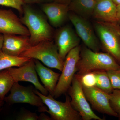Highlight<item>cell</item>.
Returning <instances> with one entry per match:
<instances>
[{"mask_svg":"<svg viewBox=\"0 0 120 120\" xmlns=\"http://www.w3.org/2000/svg\"><path fill=\"white\" fill-rule=\"evenodd\" d=\"M120 68L118 62L109 53L94 52L84 46L81 48L76 75L81 76L94 71H107Z\"/></svg>","mask_w":120,"mask_h":120,"instance_id":"obj_1","label":"cell"},{"mask_svg":"<svg viewBox=\"0 0 120 120\" xmlns=\"http://www.w3.org/2000/svg\"><path fill=\"white\" fill-rule=\"evenodd\" d=\"M22 13L20 19L29 31L31 45L43 41H52V29L41 13L26 4L23 5Z\"/></svg>","mask_w":120,"mask_h":120,"instance_id":"obj_2","label":"cell"},{"mask_svg":"<svg viewBox=\"0 0 120 120\" xmlns=\"http://www.w3.org/2000/svg\"><path fill=\"white\" fill-rule=\"evenodd\" d=\"M19 56L40 61L47 67L61 71L64 61L61 58L57 47L53 41H43L31 45Z\"/></svg>","mask_w":120,"mask_h":120,"instance_id":"obj_3","label":"cell"},{"mask_svg":"<svg viewBox=\"0 0 120 120\" xmlns=\"http://www.w3.org/2000/svg\"><path fill=\"white\" fill-rule=\"evenodd\" d=\"M94 26L103 49L120 63V27L117 23L98 20Z\"/></svg>","mask_w":120,"mask_h":120,"instance_id":"obj_4","label":"cell"},{"mask_svg":"<svg viewBox=\"0 0 120 120\" xmlns=\"http://www.w3.org/2000/svg\"><path fill=\"white\" fill-rule=\"evenodd\" d=\"M35 92L42 100L48 109L47 112L51 116L52 120H81L79 114L74 109L71 102V98L66 95L65 101L61 102L57 101L52 95H44L37 90Z\"/></svg>","mask_w":120,"mask_h":120,"instance_id":"obj_5","label":"cell"},{"mask_svg":"<svg viewBox=\"0 0 120 120\" xmlns=\"http://www.w3.org/2000/svg\"><path fill=\"white\" fill-rule=\"evenodd\" d=\"M81 47L79 45L71 50L64 61V67L52 96L60 97L68 90L77 72V65L80 58Z\"/></svg>","mask_w":120,"mask_h":120,"instance_id":"obj_6","label":"cell"},{"mask_svg":"<svg viewBox=\"0 0 120 120\" xmlns=\"http://www.w3.org/2000/svg\"><path fill=\"white\" fill-rule=\"evenodd\" d=\"M68 90L71 104L79 114L82 120H104L96 115L91 109L84 94L79 78L76 74Z\"/></svg>","mask_w":120,"mask_h":120,"instance_id":"obj_7","label":"cell"},{"mask_svg":"<svg viewBox=\"0 0 120 120\" xmlns=\"http://www.w3.org/2000/svg\"><path fill=\"white\" fill-rule=\"evenodd\" d=\"M10 91V94L4 100L9 105L27 103L38 107L39 112H46L48 110L41 99L31 87L24 86L18 82H15Z\"/></svg>","mask_w":120,"mask_h":120,"instance_id":"obj_8","label":"cell"},{"mask_svg":"<svg viewBox=\"0 0 120 120\" xmlns=\"http://www.w3.org/2000/svg\"><path fill=\"white\" fill-rule=\"evenodd\" d=\"M68 17L77 35L86 46L94 52H99L101 47L100 41L87 19L72 12L69 13Z\"/></svg>","mask_w":120,"mask_h":120,"instance_id":"obj_9","label":"cell"},{"mask_svg":"<svg viewBox=\"0 0 120 120\" xmlns=\"http://www.w3.org/2000/svg\"><path fill=\"white\" fill-rule=\"evenodd\" d=\"M7 69L15 82H30L42 94L45 95L49 94L47 90L39 82L34 59L31 58L23 65L18 68L12 67Z\"/></svg>","mask_w":120,"mask_h":120,"instance_id":"obj_10","label":"cell"},{"mask_svg":"<svg viewBox=\"0 0 120 120\" xmlns=\"http://www.w3.org/2000/svg\"><path fill=\"white\" fill-rule=\"evenodd\" d=\"M87 101L94 109L109 116L117 117L110 105L109 94H107L95 86H82Z\"/></svg>","mask_w":120,"mask_h":120,"instance_id":"obj_11","label":"cell"},{"mask_svg":"<svg viewBox=\"0 0 120 120\" xmlns=\"http://www.w3.org/2000/svg\"><path fill=\"white\" fill-rule=\"evenodd\" d=\"M54 39L59 55L64 61L71 50L79 45L80 41L76 32L69 26L60 28L56 32Z\"/></svg>","mask_w":120,"mask_h":120,"instance_id":"obj_12","label":"cell"},{"mask_svg":"<svg viewBox=\"0 0 120 120\" xmlns=\"http://www.w3.org/2000/svg\"><path fill=\"white\" fill-rule=\"evenodd\" d=\"M0 34L30 36L28 29L11 9L0 8Z\"/></svg>","mask_w":120,"mask_h":120,"instance_id":"obj_13","label":"cell"},{"mask_svg":"<svg viewBox=\"0 0 120 120\" xmlns=\"http://www.w3.org/2000/svg\"><path fill=\"white\" fill-rule=\"evenodd\" d=\"M41 8L51 26L55 28L60 27L68 18V5L53 1L42 4Z\"/></svg>","mask_w":120,"mask_h":120,"instance_id":"obj_14","label":"cell"},{"mask_svg":"<svg viewBox=\"0 0 120 120\" xmlns=\"http://www.w3.org/2000/svg\"><path fill=\"white\" fill-rule=\"evenodd\" d=\"M2 52L13 56H19L31 46L29 36L4 34Z\"/></svg>","mask_w":120,"mask_h":120,"instance_id":"obj_15","label":"cell"},{"mask_svg":"<svg viewBox=\"0 0 120 120\" xmlns=\"http://www.w3.org/2000/svg\"><path fill=\"white\" fill-rule=\"evenodd\" d=\"M92 17L98 21L117 23V5L112 0H100L97 1Z\"/></svg>","mask_w":120,"mask_h":120,"instance_id":"obj_16","label":"cell"},{"mask_svg":"<svg viewBox=\"0 0 120 120\" xmlns=\"http://www.w3.org/2000/svg\"><path fill=\"white\" fill-rule=\"evenodd\" d=\"M34 60L35 69L44 87L52 95L60 75L45 67L38 60Z\"/></svg>","mask_w":120,"mask_h":120,"instance_id":"obj_17","label":"cell"},{"mask_svg":"<svg viewBox=\"0 0 120 120\" xmlns=\"http://www.w3.org/2000/svg\"><path fill=\"white\" fill-rule=\"evenodd\" d=\"M96 3L95 0H72L69 8V11L87 19L92 16Z\"/></svg>","mask_w":120,"mask_h":120,"instance_id":"obj_18","label":"cell"},{"mask_svg":"<svg viewBox=\"0 0 120 120\" xmlns=\"http://www.w3.org/2000/svg\"><path fill=\"white\" fill-rule=\"evenodd\" d=\"M31 59L9 56L2 52L0 54V71L12 67H21Z\"/></svg>","mask_w":120,"mask_h":120,"instance_id":"obj_19","label":"cell"},{"mask_svg":"<svg viewBox=\"0 0 120 120\" xmlns=\"http://www.w3.org/2000/svg\"><path fill=\"white\" fill-rule=\"evenodd\" d=\"M92 72L96 78L95 86L107 94H111L114 90L106 71H98Z\"/></svg>","mask_w":120,"mask_h":120,"instance_id":"obj_20","label":"cell"},{"mask_svg":"<svg viewBox=\"0 0 120 120\" xmlns=\"http://www.w3.org/2000/svg\"><path fill=\"white\" fill-rule=\"evenodd\" d=\"M14 80L7 69L0 71V98L4 101L5 95L10 91Z\"/></svg>","mask_w":120,"mask_h":120,"instance_id":"obj_21","label":"cell"},{"mask_svg":"<svg viewBox=\"0 0 120 120\" xmlns=\"http://www.w3.org/2000/svg\"><path fill=\"white\" fill-rule=\"evenodd\" d=\"M109 101L112 109L120 119V90H114L109 94Z\"/></svg>","mask_w":120,"mask_h":120,"instance_id":"obj_22","label":"cell"},{"mask_svg":"<svg viewBox=\"0 0 120 120\" xmlns=\"http://www.w3.org/2000/svg\"><path fill=\"white\" fill-rule=\"evenodd\" d=\"M113 90H120V68L106 71Z\"/></svg>","mask_w":120,"mask_h":120,"instance_id":"obj_23","label":"cell"},{"mask_svg":"<svg viewBox=\"0 0 120 120\" xmlns=\"http://www.w3.org/2000/svg\"><path fill=\"white\" fill-rule=\"evenodd\" d=\"M24 4L22 0H0V5L13 8L20 13L23 12Z\"/></svg>","mask_w":120,"mask_h":120,"instance_id":"obj_24","label":"cell"},{"mask_svg":"<svg viewBox=\"0 0 120 120\" xmlns=\"http://www.w3.org/2000/svg\"><path fill=\"white\" fill-rule=\"evenodd\" d=\"M77 76L79 78L82 86L88 87L95 86L96 79L94 72L86 73L81 76Z\"/></svg>","mask_w":120,"mask_h":120,"instance_id":"obj_25","label":"cell"},{"mask_svg":"<svg viewBox=\"0 0 120 120\" xmlns=\"http://www.w3.org/2000/svg\"><path fill=\"white\" fill-rule=\"evenodd\" d=\"M17 120H38V116L35 113L24 111L20 114L16 118Z\"/></svg>","mask_w":120,"mask_h":120,"instance_id":"obj_26","label":"cell"},{"mask_svg":"<svg viewBox=\"0 0 120 120\" xmlns=\"http://www.w3.org/2000/svg\"><path fill=\"white\" fill-rule=\"evenodd\" d=\"M24 4H44L53 2L54 0H22Z\"/></svg>","mask_w":120,"mask_h":120,"instance_id":"obj_27","label":"cell"},{"mask_svg":"<svg viewBox=\"0 0 120 120\" xmlns=\"http://www.w3.org/2000/svg\"><path fill=\"white\" fill-rule=\"evenodd\" d=\"M52 120L51 117L43 113H42L38 116V120Z\"/></svg>","mask_w":120,"mask_h":120,"instance_id":"obj_28","label":"cell"},{"mask_svg":"<svg viewBox=\"0 0 120 120\" xmlns=\"http://www.w3.org/2000/svg\"><path fill=\"white\" fill-rule=\"evenodd\" d=\"M72 0H54V2L68 5Z\"/></svg>","mask_w":120,"mask_h":120,"instance_id":"obj_29","label":"cell"},{"mask_svg":"<svg viewBox=\"0 0 120 120\" xmlns=\"http://www.w3.org/2000/svg\"><path fill=\"white\" fill-rule=\"evenodd\" d=\"M4 41V35L0 34V54L2 52V47Z\"/></svg>","mask_w":120,"mask_h":120,"instance_id":"obj_30","label":"cell"},{"mask_svg":"<svg viewBox=\"0 0 120 120\" xmlns=\"http://www.w3.org/2000/svg\"><path fill=\"white\" fill-rule=\"evenodd\" d=\"M117 15L118 22L120 23V4L117 6Z\"/></svg>","mask_w":120,"mask_h":120,"instance_id":"obj_31","label":"cell"},{"mask_svg":"<svg viewBox=\"0 0 120 120\" xmlns=\"http://www.w3.org/2000/svg\"><path fill=\"white\" fill-rule=\"evenodd\" d=\"M114 3L117 6L120 4V0H112Z\"/></svg>","mask_w":120,"mask_h":120,"instance_id":"obj_32","label":"cell"},{"mask_svg":"<svg viewBox=\"0 0 120 120\" xmlns=\"http://www.w3.org/2000/svg\"><path fill=\"white\" fill-rule=\"evenodd\" d=\"M4 101L0 98V109L1 107L3 106V104H4Z\"/></svg>","mask_w":120,"mask_h":120,"instance_id":"obj_33","label":"cell"},{"mask_svg":"<svg viewBox=\"0 0 120 120\" xmlns=\"http://www.w3.org/2000/svg\"><path fill=\"white\" fill-rule=\"evenodd\" d=\"M95 0L96 1H98L100 0Z\"/></svg>","mask_w":120,"mask_h":120,"instance_id":"obj_34","label":"cell"}]
</instances>
